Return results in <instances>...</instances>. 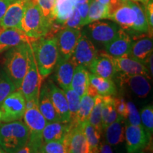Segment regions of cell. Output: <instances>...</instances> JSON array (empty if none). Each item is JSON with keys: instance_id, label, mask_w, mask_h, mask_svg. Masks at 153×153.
<instances>
[{"instance_id": "cell-1", "label": "cell", "mask_w": 153, "mask_h": 153, "mask_svg": "<svg viewBox=\"0 0 153 153\" xmlns=\"http://www.w3.org/2000/svg\"><path fill=\"white\" fill-rule=\"evenodd\" d=\"M42 80L52 73L58 60L57 37H43L30 43Z\"/></svg>"}, {"instance_id": "cell-2", "label": "cell", "mask_w": 153, "mask_h": 153, "mask_svg": "<svg viewBox=\"0 0 153 153\" xmlns=\"http://www.w3.org/2000/svg\"><path fill=\"white\" fill-rule=\"evenodd\" d=\"M30 43H24L8 50L4 57V71L16 89L22 85L28 68V49Z\"/></svg>"}, {"instance_id": "cell-3", "label": "cell", "mask_w": 153, "mask_h": 153, "mask_svg": "<svg viewBox=\"0 0 153 153\" xmlns=\"http://www.w3.org/2000/svg\"><path fill=\"white\" fill-rule=\"evenodd\" d=\"M51 25L43 16L36 1L28 0L21 24V30L28 37L37 40L47 35Z\"/></svg>"}, {"instance_id": "cell-4", "label": "cell", "mask_w": 153, "mask_h": 153, "mask_svg": "<svg viewBox=\"0 0 153 153\" xmlns=\"http://www.w3.org/2000/svg\"><path fill=\"white\" fill-rule=\"evenodd\" d=\"M28 137L27 126L21 120L0 126V146L7 153H16L28 143Z\"/></svg>"}, {"instance_id": "cell-5", "label": "cell", "mask_w": 153, "mask_h": 153, "mask_svg": "<svg viewBox=\"0 0 153 153\" xmlns=\"http://www.w3.org/2000/svg\"><path fill=\"white\" fill-rule=\"evenodd\" d=\"M41 83V76L38 72L33 50L30 43V47L28 49L27 70L23 79L21 87L19 89L22 92L26 101L39 100Z\"/></svg>"}, {"instance_id": "cell-6", "label": "cell", "mask_w": 153, "mask_h": 153, "mask_svg": "<svg viewBox=\"0 0 153 153\" xmlns=\"http://www.w3.org/2000/svg\"><path fill=\"white\" fill-rule=\"evenodd\" d=\"M23 118L29 132L28 143L35 153L40 150L43 143L42 133L47 121L40 112L38 106L26 109Z\"/></svg>"}, {"instance_id": "cell-7", "label": "cell", "mask_w": 153, "mask_h": 153, "mask_svg": "<svg viewBox=\"0 0 153 153\" xmlns=\"http://www.w3.org/2000/svg\"><path fill=\"white\" fill-rule=\"evenodd\" d=\"M1 121L4 123L20 120L26 111V99L22 91L16 89L9 94L0 106Z\"/></svg>"}, {"instance_id": "cell-8", "label": "cell", "mask_w": 153, "mask_h": 153, "mask_svg": "<svg viewBox=\"0 0 153 153\" xmlns=\"http://www.w3.org/2000/svg\"><path fill=\"white\" fill-rule=\"evenodd\" d=\"M151 137L142 126H133L125 122V141L127 153H140L148 145Z\"/></svg>"}, {"instance_id": "cell-9", "label": "cell", "mask_w": 153, "mask_h": 153, "mask_svg": "<svg viewBox=\"0 0 153 153\" xmlns=\"http://www.w3.org/2000/svg\"><path fill=\"white\" fill-rule=\"evenodd\" d=\"M98 53L90 38L85 32H82L70 59L76 66L82 65L88 69Z\"/></svg>"}, {"instance_id": "cell-10", "label": "cell", "mask_w": 153, "mask_h": 153, "mask_svg": "<svg viewBox=\"0 0 153 153\" xmlns=\"http://www.w3.org/2000/svg\"><path fill=\"white\" fill-rule=\"evenodd\" d=\"M81 34L79 28H63L59 31L56 36L58 60H68L71 57Z\"/></svg>"}, {"instance_id": "cell-11", "label": "cell", "mask_w": 153, "mask_h": 153, "mask_svg": "<svg viewBox=\"0 0 153 153\" xmlns=\"http://www.w3.org/2000/svg\"><path fill=\"white\" fill-rule=\"evenodd\" d=\"M109 19L116 23L123 30L131 29L136 20V13L127 0H119L108 9Z\"/></svg>"}, {"instance_id": "cell-12", "label": "cell", "mask_w": 153, "mask_h": 153, "mask_svg": "<svg viewBox=\"0 0 153 153\" xmlns=\"http://www.w3.org/2000/svg\"><path fill=\"white\" fill-rule=\"evenodd\" d=\"M120 29L117 24L100 20L88 24L87 30L93 41L105 45L111 41Z\"/></svg>"}, {"instance_id": "cell-13", "label": "cell", "mask_w": 153, "mask_h": 153, "mask_svg": "<svg viewBox=\"0 0 153 153\" xmlns=\"http://www.w3.org/2000/svg\"><path fill=\"white\" fill-rule=\"evenodd\" d=\"M118 82L123 87L128 88L139 98H145L149 94L151 86L146 76L140 74H128L118 72Z\"/></svg>"}, {"instance_id": "cell-14", "label": "cell", "mask_w": 153, "mask_h": 153, "mask_svg": "<svg viewBox=\"0 0 153 153\" xmlns=\"http://www.w3.org/2000/svg\"><path fill=\"white\" fill-rule=\"evenodd\" d=\"M28 0L12 1L7 8L3 18L0 21L2 28H14L21 30V24Z\"/></svg>"}, {"instance_id": "cell-15", "label": "cell", "mask_w": 153, "mask_h": 153, "mask_svg": "<svg viewBox=\"0 0 153 153\" xmlns=\"http://www.w3.org/2000/svg\"><path fill=\"white\" fill-rule=\"evenodd\" d=\"M36 40L28 37L22 30L0 26V53L24 43H31Z\"/></svg>"}, {"instance_id": "cell-16", "label": "cell", "mask_w": 153, "mask_h": 153, "mask_svg": "<svg viewBox=\"0 0 153 153\" xmlns=\"http://www.w3.org/2000/svg\"><path fill=\"white\" fill-rule=\"evenodd\" d=\"M88 70L95 75L108 79H113L117 74L113 57L105 52L98 53Z\"/></svg>"}, {"instance_id": "cell-17", "label": "cell", "mask_w": 153, "mask_h": 153, "mask_svg": "<svg viewBox=\"0 0 153 153\" xmlns=\"http://www.w3.org/2000/svg\"><path fill=\"white\" fill-rule=\"evenodd\" d=\"M132 42L128 34L120 28L116 37L104 45L106 53L113 57L129 56Z\"/></svg>"}, {"instance_id": "cell-18", "label": "cell", "mask_w": 153, "mask_h": 153, "mask_svg": "<svg viewBox=\"0 0 153 153\" xmlns=\"http://www.w3.org/2000/svg\"><path fill=\"white\" fill-rule=\"evenodd\" d=\"M50 98L62 123H69L70 120L68 101L65 94L62 89L57 87L52 82L47 84Z\"/></svg>"}, {"instance_id": "cell-19", "label": "cell", "mask_w": 153, "mask_h": 153, "mask_svg": "<svg viewBox=\"0 0 153 153\" xmlns=\"http://www.w3.org/2000/svg\"><path fill=\"white\" fill-rule=\"evenodd\" d=\"M83 128L79 126L71 127L65 137L68 153H91Z\"/></svg>"}, {"instance_id": "cell-20", "label": "cell", "mask_w": 153, "mask_h": 153, "mask_svg": "<svg viewBox=\"0 0 153 153\" xmlns=\"http://www.w3.org/2000/svg\"><path fill=\"white\" fill-rule=\"evenodd\" d=\"M113 60L117 73L120 72L128 74H140L150 79L151 76L147 66L131 57H113Z\"/></svg>"}, {"instance_id": "cell-21", "label": "cell", "mask_w": 153, "mask_h": 153, "mask_svg": "<svg viewBox=\"0 0 153 153\" xmlns=\"http://www.w3.org/2000/svg\"><path fill=\"white\" fill-rule=\"evenodd\" d=\"M87 93L94 97L97 95L102 97L112 96L116 93V87L112 79H105L89 72Z\"/></svg>"}, {"instance_id": "cell-22", "label": "cell", "mask_w": 153, "mask_h": 153, "mask_svg": "<svg viewBox=\"0 0 153 153\" xmlns=\"http://www.w3.org/2000/svg\"><path fill=\"white\" fill-rule=\"evenodd\" d=\"M55 67V79L58 85L63 91L70 89L76 65L70 58L68 60H58Z\"/></svg>"}, {"instance_id": "cell-23", "label": "cell", "mask_w": 153, "mask_h": 153, "mask_svg": "<svg viewBox=\"0 0 153 153\" xmlns=\"http://www.w3.org/2000/svg\"><path fill=\"white\" fill-rule=\"evenodd\" d=\"M103 131L106 142L111 146H118L125 141V119L118 116L117 119Z\"/></svg>"}, {"instance_id": "cell-24", "label": "cell", "mask_w": 153, "mask_h": 153, "mask_svg": "<svg viewBox=\"0 0 153 153\" xmlns=\"http://www.w3.org/2000/svg\"><path fill=\"white\" fill-rule=\"evenodd\" d=\"M38 109L45 118L47 123L61 122L58 114H57L52 101L50 98L48 87L45 84L40 91L39 100H38Z\"/></svg>"}, {"instance_id": "cell-25", "label": "cell", "mask_w": 153, "mask_h": 153, "mask_svg": "<svg viewBox=\"0 0 153 153\" xmlns=\"http://www.w3.org/2000/svg\"><path fill=\"white\" fill-rule=\"evenodd\" d=\"M153 42L152 38L144 37L132 42L129 57L139 62L146 64L148 57L152 53Z\"/></svg>"}, {"instance_id": "cell-26", "label": "cell", "mask_w": 153, "mask_h": 153, "mask_svg": "<svg viewBox=\"0 0 153 153\" xmlns=\"http://www.w3.org/2000/svg\"><path fill=\"white\" fill-rule=\"evenodd\" d=\"M71 126L69 123H62V122L47 123L42 133L43 143L50 141L64 140Z\"/></svg>"}, {"instance_id": "cell-27", "label": "cell", "mask_w": 153, "mask_h": 153, "mask_svg": "<svg viewBox=\"0 0 153 153\" xmlns=\"http://www.w3.org/2000/svg\"><path fill=\"white\" fill-rule=\"evenodd\" d=\"M89 73L84 66L77 65L74 69L71 88L81 98L87 92L89 87Z\"/></svg>"}, {"instance_id": "cell-28", "label": "cell", "mask_w": 153, "mask_h": 153, "mask_svg": "<svg viewBox=\"0 0 153 153\" xmlns=\"http://www.w3.org/2000/svg\"><path fill=\"white\" fill-rule=\"evenodd\" d=\"M118 115L115 108L114 98L111 96L103 97V105L101 109V126L102 130L117 119Z\"/></svg>"}, {"instance_id": "cell-29", "label": "cell", "mask_w": 153, "mask_h": 153, "mask_svg": "<svg viewBox=\"0 0 153 153\" xmlns=\"http://www.w3.org/2000/svg\"><path fill=\"white\" fill-rule=\"evenodd\" d=\"M128 2L136 13V20L131 29L138 33H149L152 36V34L150 33L148 22L145 15L144 5L140 4L139 2L131 1H128Z\"/></svg>"}, {"instance_id": "cell-30", "label": "cell", "mask_w": 153, "mask_h": 153, "mask_svg": "<svg viewBox=\"0 0 153 153\" xmlns=\"http://www.w3.org/2000/svg\"><path fill=\"white\" fill-rule=\"evenodd\" d=\"M95 97L88 94L87 93L80 98L79 110L76 118V125L84 127L85 124L88 121L89 115L94 104Z\"/></svg>"}, {"instance_id": "cell-31", "label": "cell", "mask_w": 153, "mask_h": 153, "mask_svg": "<svg viewBox=\"0 0 153 153\" xmlns=\"http://www.w3.org/2000/svg\"><path fill=\"white\" fill-rule=\"evenodd\" d=\"M76 4V0H55V22L62 25L75 9Z\"/></svg>"}, {"instance_id": "cell-32", "label": "cell", "mask_w": 153, "mask_h": 153, "mask_svg": "<svg viewBox=\"0 0 153 153\" xmlns=\"http://www.w3.org/2000/svg\"><path fill=\"white\" fill-rule=\"evenodd\" d=\"M101 19H109L108 7L97 2L95 0H91L89 4V11H88L87 25L91 22H97Z\"/></svg>"}, {"instance_id": "cell-33", "label": "cell", "mask_w": 153, "mask_h": 153, "mask_svg": "<svg viewBox=\"0 0 153 153\" xmlns=\"http://www.w3.org/2000/svg\"><path fill=\"white\" fill-rule=\"evenodd\" d=\"M84 133L89 144L91 153H99V145L101 143V133L88 123L85 124L83 128Z\"/></svg>"}, {"instance_id": "cell-34", "label": "cell", "mask_w": 153, "mask_h": 153, "mask_svg": "<svg viewBox=\"0 0 153 153\" xmlns=\"http://www.w3.org/2000/svg\"><path fill=\"white\" fill-rule=\"evenodd\" d=\"M64 91L65 94L67 101H68V108L69 111H70V120L69 123L70 124L71 127H74L76 125V118L78 113V110H79L80 97L71 87Z\"/></svg>"}, {"instance_id": "cell-35", "label": "cell", "mask_w": 153, "mask_h": 153, "mask_svg": "<svg viewBox=\"0 0 153 153\" xmlns=\"http://www.w3.org/2000/svg\"><path fill=\"white\" fill-rule=\"evenodd\" d=\"M103 105V97L97 95L95 97L94 104L91 110V114L88 118V123H90L96 129L102 133L101 126V109Z\"/></svg>"}, {"instance_id": "cell-36", "label": "cell", "mask_w": 153, "mask_h": 153, "mask_svg": "<svg viewBox=\"0 0 153 153\" xmlns=\"http://www.w3.org/2000/svg\"><path fill=\"white\" fill-rule=\"evenodd\" d=\"M16 90V88L4 71H0V106L9 94Z\"/></svg>"}, {"instance_id": "cell-37", "label": "cell", "mask_w": 153, "mask_h": 153, "mask_svg": "<svg viewBox=\"0 0 153 153\" xmlns=\"http://www.w3.org/2000/svg\"><path fill=\"white\" fill-rule=\"evenodd\" d=\"M141 125L145 131L152 136L153 133V106L152 104L143 107L140 114Z\"/></svg>"}, {"instance_id": "cell-38", "label": "cell", "mask_w": 153, "mask_h": 153, "mask_svg": "<svg viewBox=\"0 0 153 153\" xmlns=\"http://www.w3.org/2000/svg\"><path fill=\"white\" fill-rule=\"evenodd\" d=\"M41 9L43 16L51 24L55 22V0H34Z\"/></svg>"}, {"instance_id": "cell-39", "label": "cell", "mask_w": 153, "mask_h": 153, "mask_svg": "<svg viewBox=\"0 0 153 153\" xmlns=\"http://www.w3.org/2000/svg\"><path fill=\"white\" fill-rule=\"evenodd\" d=\"M40 150L48 153H68L65 138L61 140H54L44 143Z\"/></svg>"}, {"instance_id": "cell-40", "label": "cell", "mask_w": 153, "mask_h": 153, "mask_svg": "<svg viewBox=\"0 0 153 153\" xmlns=\"http://www.w3.org/2000/svg\"><path fill=\"white\" fill-rule=\"evenodd\" d=\"M126 104L128 108V116L125 119L126 123L133 126H142L140 113L135 105L132 101H127Z\"/></svg>"}, {"instance_id": "cell-41", "label": "cell", "mask_w": 153, "mask_h": 153, "mask_svg": "<svg viewBox=\"0 0 153 153\" xmlns=\"http://www.w3.org/2000/svg\"><path fill=\"white\" fill-rule=\"evenodd\" d=\"M63 28H79L81 29L82 26V19L76 8L74 9L72 13L69 16V18L62 24Z\"/></svg>"}, {"instance_id": "cell-42", "label": "cell", "mask_w": 153, "mask_h": 153, "mask_svg": "<svg viewBox=\"0 0 153 153\" xmlns=\"http://www.w3.org/2000/svg\"><path fill=\"white\" fill-rule=\"evenodd\" d=\"M114 104L118 116L126 119L128 116V108L125 99L123 97H116L114 98Z\"/></svg>"}, {"instance_id": "cell-43", "label": "cell", "mask_w": 153, "mask_h": 153, "mask_svg": "<svg viewBox=\"0 0 153 153\" xmlns=\"http://www.w3.org/2000/svg\"><path fill=\"white\" fill-rule=\"evenodd\" d=\"M145 15L148 20L150 33L152 34L153 30V0H148L144 5Z\"/></svg>"}, {"instance_id": "cell-44", "label": "cell", "mask_w": 153, "mask_h": 153, "mask_svg": "<svg viewBox=\"0 0 153 153\" xmlns=\"http://www.w3.org/2000/svg\"><path fill=\"white\" fill-rule=\"evenodd\" d=\"M89 3H84L76 4L75 8L77 9L78 12L80 15V17L82 19V26L87 25V20L88 16V11H89Z\"/></svg>"}, {"instance_id": "cell-45", "label": "cell", "mask_w": 153, "mask_h": 153, "mask_svg": "<svg viewBox=\"0 0 153 153\" xmlns=\"http://www.w3.org/2000/svg\"><path fill=\"white\" fill-rule=\"evenodd\" d=\"M99 153H114V152L111 145H108L106 141H102L99 145Z\"/></svg>"}, {"instance_id": "cell-46", "label": "cell", "mask_w": 153, "mask_h": 153, "mask_svg": "<svg viewBox=\"0 0 153 153\" xmlns=\"http://www.w3.org/2000/svg\"><path fill=\"white\" fill-rule=\"evenodd\" d=\"M11 3L9 0H0V21L3 18L6 11Z\"/></svg>"}, {"instance_id": "cell-47", "label": "cell", "mask_w": 153, "mask_h": 153, "mask_svg": "<svg viewBox=\"0 0 153 153\" xmlns=\"http://www.w3.org/2000/svg\"><path fill=\"white\" fill-rule=\"evenodd\" d=\"M95 1L101 4L107 6L108 7V9H109L111 7L117 4L119 1V0H95Z\"/></svg>"}, {"instance_id": "cell-48", "label": "cell", "mask_w": 153, "mask_h": 153, "mask_svg": "<svg viewBox=\"0 0 153 153\" xmlns=\"http://www.w3.org/2000/svg\"><path fill=\"white\" fill-rule=\"evenodd\" d=\"M16 153H33V152L31 147H30V145L27 143L23 148H22L20 150L17 151Z\"/></svg>"}, {"instance_id": "cell-49", "label": "cell", "mask_w": 153, "mask_h": 153, "mask_svg": "<svg viewBox=\"0 0 153 153\" xmlns=\"http://www.w3.org/2000/svg\"><path fill=\"white\" fill-rule=\"evenodd\" d=\"M91 0H76V4H84V3H89L90 4Z\"/></svg>"}, {"instance_id": "cell-50", "label": "cell", "mask_w": 153, "mask_h": 153, "mask_svg": "<svg viewBox=\"0 0 153 153\" xmlns=\"http://www.w3.org/2000/svg\"><path fill=\"white\" fill-rule=\"evenodd\" d=\"M138 1H139L140 3H141V4H142L145 5V4L147 3V1H148V0H138Z\"/></svg>"}, {"instance_id": "cell-51", "label": "cell", "mask_w": 153, "mask_h": 153, "mask_svg": "<svg viewBox=\"0 0 153 153\" xmlns=\"http://www.w3.org/2000/svg\"><path fill=\"white\" fill-rule=\"evenodd\" d=\"M0 153H7V152H6V151L4 150V149L1 148V146H0Z\"/></svg>"}, {"instance_id": "cell-52", "label": "cell", "mask_w": 153, "mask_h": 153, "mask_svg": "<svg viewBox=\"0 0 153 153\" xmlns=\"http://www.w3.org/2000/svg\"><path fill=\"white\" fill-rule=\"evenodd\" d=\"M35 153H48V152H44V151H43V150H38L37 152H36Z\"/></svg>"}, {"instance_id": "cell-53", "label": "cell", "mask_w": 153, "mask_h": 153, "mask_svg": "<svg viewBox=\"0 0 153 153\" xmlns=\"http://www.w3.org/2000/svg\"><path fill=\"white\" fill-rule=\"evenodd\" d=\"M1 111H0V125H1Z\"/></svg>"}, {"instance_id": "cell-54", "label": "cell", "mask_w": 153, "mask_h": 153, "mask_svg": "<svg viewBox=\"0 0 153 153\" xmlns=\"http://www.w3.org/2000/svg\"><path fill=\"white\" fill-rule=\"evenodd\" d=\"M127 1H135V2H139L138 0H127Z\"/></svg>"}, {"instance_id": "cell-55", "label": "cell", "mask_w": 153, "mask_h": 153, "mask_svg": "<svg viewBox=\"0 0 153 153\" xmlns=\"http://www.w3.org/2000/svg\"><path fill=\"white\" fill-rule=\"evenodd\" d=\"M9 1H11V2H12V1H16V0H9Z\"/></svg>"}]
</instances>
